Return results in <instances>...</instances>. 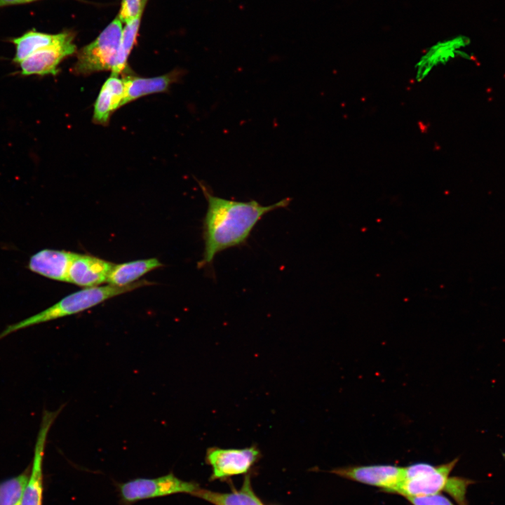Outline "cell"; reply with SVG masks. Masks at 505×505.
I'll use <instances>...</instances> for the list:
<instances>
[{"mask_svg":"<svg viewBox=\"0 0 505 505\" xmlns=\"http://www.w3.org/2000/svg\"><path fill=\"white\" fill-rule=\"evenodd\" d=\"M122 31V22L117 17L95 40L79 50L74 72L86 75L112 69L118 54Z\"/></svg>","mask_w":505,"mask_h":505,"instance_id":"cell-4","label":"cell"},{"mask_svg":"<svg viewBox=\"0 0 505 505\" xmlns=\"http://www.w3.org/2000/svg\"><path fill=\"white\" fill-rule=\"evenodd\" d=\"M71 34L62 32L50 34L32 29L20 36L13 38L11 41L15 48L13 62L18 65L34 53L65 41Z\"/></svg>","mask_w":505,"mask_h":505,"instance_id":"cell-15","label":"cell"},{"mask_svg":"<svg viewBox=\"0 0 505 505\" xmlns=\"http://www.w3.org/2000/svg\"><path fill=\"white\" fill-rule=\"evenodd\" d=\"M184 74L180 69H175L165 75L152 78L128 76L123 79L125 95L122 105L148 94L167 90L169 86L178 81Z\"/></svg>","mask_w":505,"mask_h":505,"instance_id":"cell-13","label":"cell"},{"mask_svg":"<svg viewBox=\"0 0 505 505\" xmlns=\"http://www.w3.org/2000/svg\"><path fill=\"white\" fill-rule=\"evenodd\" d=\"M143 10L135 18L126 23L123 28L121 43L112 74L118 75L125 69L128 55L135 44Z\"/></svg>","mask_w":505,"mask_h":505,"instance_id":"cell-18","label":"cell"},{"mask_svg":"<svg viewBox=\"0 0 505 505\" xmlns=\"http://www.w3.org/2000/svg\"><path fill=\"white\" fill-rule=\"evenodd\" d=\"M76 255L65 250L43 249L30 257L27 268L46 278L67 282L69 268Z\"/></svg>","mask_w":505,"mask_h":505,"instance_id":"cell-12","label":"cell"},{"mask_svg":"<svg viewBox=\"0 0 505 505\" xmlns=\"http://www.w3.org/2000/svg\"><path fill=\"white\" fill-rule=\"evenodd\" d=\"M62 407L56 411H43L40 429L34 446V454L21 505H42L43 492V459L48 431Z\"/></svg>","mask_w":505,"mask_h":505,"instance_id":"cell-8","label":"cell"},{"mask_svg":"<svg viewBox=\"0 0 505 505\" xmlns=\"http://www.w3.org/2000/svg\"><path fill=\"white\" fill-rule=\"evenodd\" d=\"M147 0H122L119 19L127 23L144 9Z\"/></svg>","mask_w":505,"mask_h":505,"instance_id":"cell-20","label":"cell"},{"mask_svg":"<svg viewBox=\"0 0 505 505\" xmlns=\"http://www.w3.org/2000/svg\"><path fill=\"white\" fill-rule=\"evenodd\" d=\"M152 284L151 282L142 280L123 287L107 285V286L85 288L81 290L67 295L51 307L38 314L15 323L8 325L0 333V339L21 329L76 314L89 309L115 296Z\"/></svg>","mask_w":505,"mask_h":505,"instance_id":"cell-3","label":"cell"},{"mask_svg":"<svg viewBox=\"0 0 505 505\" xmlns=\"http://www.w3.org/2000/svg\"><path fill=\"white\" fill-rule=\"evenodd\" d=\"M260 456L255 445L242 449L211 447L207 449L206 461L212 468L211 479L215 480L247 473Z\"/></svg>","mask_w":505,"mask_h":505,"instance_id":"cell-7","label":"cell"},{"mask_svg":"<svg viewBox=\"0 0 505 505\" xmlns=\"http://www.w3.org/2000/svg\"><path fill=\"white\" fill-rule=\"evenodd\" d=\"M199 489L197 483L182 480L173 473L156 478H135L118 485L119 496L125 504L177 493L193 495Z\"/></svg>","mask_w":505,"mask_h":505,"instance_id":"cell-5","label":"cell"},{"mask_svg":"<svg viewBox=\"0 0 505 505\" xmlns=\"http://www.w3.org/2000/svg\"><path fill=\"white\" fill-rule=\"evenodd\" d=\"M403 467L378 464L337 468L332 473L391 492L403 479Z\"/></svg>","mask_w":505,"mask_h":505,"instance_id":"cell-10","label":"cell"},{"mask_svg":"<svg viewBox=\"0 0 505 505\" xmlns=\"http://www.w3.org/2000/svg\"><path fill=\"white\" fill-rule=\"evenodd\" d=\"M125 88L123 80L113 74L103 84L94 106L93 120L95 122L105 124L110 114L118 107L122 106Z\"/></svg>","mask_w":505,"mask_h":505,"instance_id":"cell-14","label":"cell"},{"mask_svg":"<svg viewBox=\"0 0 505 505\" xmlns=\"http://www.w3.org/2000/svg\"><path fill=\"white\" fill-rule=\"evenodd\" d=\"M207 200V211L203 220L204 251L201 267L212 264L219 252L246 242L252 230L261 218L276 209L287 207L291 198H285L270 206H262L257 201H236L213 195L199 182Z\"/></svg>","mask_w":505,"mask_h":505,"instance_id":"cell-1","label":"cell"},{"mask_svg":"<svg viewBox=\"0 0 505 505\" xmlns=\"http://www.w3.org/2000/svg\"><path fill=\"white\" fill-rule=\"evenodd\" d=\"M458 458L438 466L416 463L403 467V479L391 492L404 497L423 496L445 491L460 505H468L466 500L467 487L474 483L464 478H450Z\"/></svg>","mask_w":505,"mask_h":505,"instance_id":"cell-2","label":"cell"},{"mask_svg":"<svg viewBox=\"0 0 505 505\" xmlns=\"http://www.w3.org/2000/svg\"><path fill=\"white\" fill-rule=\"evenodd\" d=\"M73 41L74 36L71 34L65 41L34 53L18 64L19 74L26 76L57 74L62 60L76 51Z\"/></svg>","mask_w":505,"mask_h":505,"instance_id":"cell-9","label":"cell"},{"mask_svg":"<svg viewBox=\"0 0 505 505\" xmlns=\"http://www.w3.org/2000/svg\"><path fill=\"white\" fill-rule=\"evenodd\" d=\"M470 39L464 34L454 35L431 44L421 54L414 66V79L422 83L438 68L458 58H468Z\"/></svg>","mask_w":505,"mask_h":505,"instance_id":"cell-6","label":"cell"},{"mask_svg":"<svg viewBox=\"0 0 505 505\" xmlns=\"http://www.w3.org/2000/svg\"><path fill=\"white\" fill-rule=\"evenodd\" d=\"M406 499L412 505H454L448 498L440 493L407 497Z\"/></svg>","mask_w":505,"mask_h":505,"instance_id":"cell-21","label":"cell"},{"mask_svg":"<svg viewBox=\"0 0 505 505\" xmlns=\"http://www.w3.org/2000/svg\"><path fill=\"white\" fill-rule=\"evenodd\" d=\"M163 266L156 258L138 260L115 264L109 273L108 285L123 287L135 283L145 274Z\"/></svg>","mask_w":505,"mask_h":505,"instance_id":"cell-16","label":"cell"},{"mask_svg":"<svg viewBox=\"0 0 505 505\" xmlns=\"http://www.w3.org/2000/svg\"><path fill=\"white\" fill-rule=\"evenodd\" d=\"M38 0H0V8L8 6L27 4Z\"/></svg>","mask_w":505,"mask_h":505,"instance_id":"cell-22","label":"cell"},{"mask_svg":"<svg viewBox=\"0 0 505 505\" xmlns=\"http://www.w3.org/2000/svg\"><path fill=\"white\" fill-rule=\"evenodd\" d=\"M193 495L213 505H264L254 492L249 476L239 490L222 493L200 488Z\"/></svg>","mask_w":505,"mask_h":505,"instance_id":"cell-17","label":"cell"},{"mask_svg":"<svg viewBox=\"0 0 505 505\" xmlns=\"http://www.w3.org/2000/svg\"><path fill=\"white\" fill-rule=\"evenodd\" d=\"M114 266L105 260L76 253L69 268L67 282L85 288L98 286L107 283Z\"/></svg>","mask_w":505,"mask_h":505,"instance_id":"cell-11","label":"cell"},{"mask_svg":"<svg viewBox=\"0 0 505 505\" xmlns=\"http://www.w3.org/2000/svg\"><path fill=\"white\" fill-rule=\"evenodd\" d=\"M30 469L0 482V505H21Z\"/></svg>","mask_w":505,"mask_h":505,"instance_id":"cell-19","label":"cell"}]
</instances>
